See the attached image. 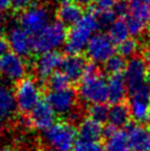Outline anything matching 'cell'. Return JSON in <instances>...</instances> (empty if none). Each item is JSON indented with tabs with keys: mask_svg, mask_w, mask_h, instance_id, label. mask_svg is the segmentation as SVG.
I'll list each match as a JSON object with an SVG mask.
<instances>
[{
	"mask_svg": "<svg viewBox=\"0 0 150 151\" xmlns=\"http://www.w3.org/2000/svg\"><path fill=\"white\" fill-rule=\"evenodd\" d=\"M107 34L115 44H119L123 41L127 40L130 33L125 18H117L116 21L108 28Z\"/></svg>",
	"mask_w": 150,
	"mask_h": 151,
	"instance_id": "23",
	"label": "cell"
},
{
	"mask_svg": "<svg viewBox=\"0 0 150 151\" xmlns=\"http://www.w3.org/2000/svg\"><path fill=\"white\" fill-rule=\"evenodd\" d=\"M7 39L11 51L21 58H27L33 52V37L21 27L11 28Z\"/></svg>",
	"mask_w": 150,
	"mask_h": 151,
	"instance_id": "14",
	"label": "cell"
},
{
	"mask_svg": "<svg viewBox=\"0 0 150 151\" xmlns=\"http://www.w3.org/2000/svg\"><path fill=\"white\" fill-rule=\"evenodd\" d=\"M98 30H100V25L94 10L89 7V10L84 13L82 19L67 31L66 41L64 44V51L66 54H82V52L86 50L93 33Z\"/></svg>",
	"mask_w": 150,
	"mask_h": 151,
	"instance_id": "1",
	"label": "cell"
},
{
	"mask_svg": "<svg viewBox=\"0 0 150 151\" xmlns=\"http://www.w3.org/2000/svg\"><path fill=\"white\" fill-rule=\"evenodd\" d=\"M138 50V42L136 39L128 38L121 43L117 44V54L121 55L123 58H133L136 56V52Z\"/></svg>",
	"mask_w": 150,
	"mask_h": 151,
	"instance_id": "27",
	"label": "cell"
},
{
	"mask_svg": "<svg viewBox=\"0 0 150 151\" xmlns=\"http://www.w3.org/2000/svg\"><path fill=\"white\" fill-rule=\"evenodd\" d=\"M103 148L104 151H131L127 134L121 130H117L112 136L106 138Z\"/></svg>",
	"mask_w": 150,
	"mask_h": 151,
	"instance_id": "22",
	"label": "cell"
},
{
	"mask_svg": "<svg viewBox=\"0 0 150 151\" xmlns=\"http://www.w3.org/2000/svg\"><path fill=\"white\" fill-rule=\"evenodd\" d=\"M102 75L100 74V68L98 66V64L94 63V62H88L86 67H85V71H84L83 78H91V77H95V76Z\"/></svg>",
	"mask_w": 150,
	"mask_h": 151,
	"instance_id": "33",
	"label": "cell"
},
{
	"mask_svg": "<svg viewBox=\"0 0 150 151\" xmlns=\"http://www.w3.org/2000/svg\"><path fill=\"white\" fill-rule=\"evenodd\" d=\"M91 8L95 12L96 18L100 25V29H105V28L108 29L109 27L116 21L117 16L112 9H100L98 7H93V6Z\"/></svg>",
	"mask_w": 150,
	"mask_h": 151,
	"instance_id": "25",
	"label": "cell"
},
{
	"mask_svg": "<svg viewBox=\"0 0 150 151\" xmlns=\"http://www.w3.org/2000/svg\"><path fill=\"white\" fill-rule=\"evenodd\" d=\"M10 7H12V0H0V10L7 11Z\"/></svg>",
	"mask_w": 150,
	"mask_h": 151,
	"instance_id": "37",
	"label": "cell"
},
{
	"mask_svg": "<svg viewBox=\"0 0 150 151\" xmlns=\"http://www.w3.org/2000/svg\"><path fill=\"white\" fill-rule=\"evenodd\" d=\"M9 50H10V45H9L8 39L0 34V58L9 53Z\"/></svg>",
	"mask_w": 150,
	"mask_h": 151,
	"instance_id": "35",
	"label": "cell"
},
{
	"mask_svg": "<svg viewBox=\"0 0 150 151\" xmlns=\"http://www.w3.org/2000/svg\"><path fill=\"white\" fill-rule=\"evenodd\" d=\"M142 58L146 61V63L150 65V46H147L146 49L144 50V52H142Z\"/></svg>",
	"mask_w": 150,
	"mask_h": 151,
	"instance_id": "38",
	"label": "cell"
},
{
	"mask_svg": "<svg viewBox=\"0 0 150 151\" xmlns=\"http://www.w3.org/2000/svg\"><path fill=\"white\" fill-rule=\"evenodd\" d=\"M127 84H126L124 74L110 75L107 81V92H108V101L112 105L123 103L127 94Z\"/></svg>",
	"mask_w": 150,
	"mask_h": 151,
	"instance_id": "19",
	"label": "cell"
},
{
	"mask_svg": "<svg viewBox=\"0 0 150 151\" xmlns=\"http://www.w3.org/2000/svg\"><path fill=\"white\" fill-rule=\"evenodd\" d=\"M71 81L67 78V76L63 72H55L48 80L46 85L50 91H61L70 87Z\"/></svg>",
	"mask_w": 150,
	"mask_h": 151,
	"instance_id": "26",
	"label": "cell"
},
{
	"mask_svg": "<svg viewBox=\"0 0 150 151\" xmlns=\"http://www.w3.org/2000/svg\"><path fill=\"white\" fill-rule=\"evenodd\" d=\"M87 63L86 58L82 54L67 55L63 60L61 72L67 76L71 83H79L83 78L84 71Z\"/></svg>",
	"mask_w": 150,
	"mask_h": 151,
	"instance_id": "17",
	"label": "cell"
},
{
	"mask_svg": "<svg viewBox=\"0 0 150 151\" xmlns=\"http://www.w3.org/2000/svg\"><path fill=\"white\" fill-rule=\"evenodd\" d=\"M64 56L58 51H52L39 54L33 66L39 82L46 83L51 75L54 74L58 68H61Z\"/></svg>",
	"mask_w": 150,
	"mask_h": 151,
	"instance_id": "10",
	"label": "cell"
},
{
	"mask_svg": "<svg viewBox=\"0 0 150 151\" xmlns=\"http://www.w3.org/2000/svg\"><path fill=\"white\" fill-rule=\"evenodd\" d=\"M17 108L22 114H29L40 103L41 89L38 83L30 77H25L18 82L14 91Z\"/></svg>",
	"mask_w": 150,
	"mask_h": 151,
	"instance_id": "4",
	"label": "cell"
},
{
	"mask_svg": "<svg viewBox=\"0 0 150 151\" xmlns=\"http://www.w3.org/2000/svg\"><path fill=\"white\" fill-rule=\"evenodd\" d=\"M146 84L149 86L150 88V65L147 68V74H146Z\"/></svg>",
	"mask_w": 150,
	"mask_h": 151,
	"instance_id": "41",
	"label": "cell"
},
{
	"mask_svg": "<svg viewBox=\"0 0 150 151\" xmlns=\"http://www.w3.org/2000/svg\"><path fill=\"white\" fill-rule=\"evenodd\" d=\"M145 2H146V4H148V7L150 8V0H145Z\"/></svg>",
	"mask_w": 150,
	"mask_h": 151,
	"instance_id": "45",
	"label": "cell"
},
{
	"mask_svg": "<svg viewBox=\"0 0 150 151\" xmlns=\"http://www.w3.org/2000/svg\"><path fill=\"white\" fill-rule=\"evenodd\" d=\"M147 68L148 66L146 61L140 55L133 56L127 62L124 71V77L129 92L146 84Z\"/></svg>",
	"mask_w": 150,
	"mask_h": 151,
	"instance_id": "13",
	"label": "cell"
},
{
	"mask_svg": "<svg viewBox=\"0 0 150 151\" xmlns=\"http://www.w3.org/2000/svg\"><path fill=\"white\" fill-rule=\"evenodd\" d=\"M50 12L43 4H31L21 12L19 23L22 29L34 37L50 23Z\"/></svg>",
	"mask_w": 150,
	"mask_h": 151,
	"instance_id": "5",
	"label": "cell"
},
{
	"mask_svg": "<svg viewBox=\"0 0 150 151\" xmlns=\"http://www.w3.org/2000/svg\"><path fill=\"white\" fill-rule=\"evenodd\" d=\"M109 108L105 104H95L91 105L87 109V115L89 118H92L96 122L103 124L105 122H108Z\"/></svg>",
	"mask_w": 150,
	"mask_h": 151,
	"instance_id": "28",
	"label": "cell"
},
{
	"mask_svg": "<svg viewBox=\"0 0 150 151\" xmlns=\"http://www.w3.org/2000/svg\"><path fill=\"white\" fill-rule=\"evenodd\" d=\"M84 16L83 7L75 0H62L56 9L58 21L66 27H73Z\"/></svg>",
	"mask_w": 150,
	"mask_h": 151,
	"instance_id": "16",
	"label": "cell"
},
{
	"mask_svg": "<svg viewBox=\"0 0 150 151\" xmlns=\"http://www.w3.org/2000/svg\"><path fill=\"white\" fill-rule=\"evenodd\" d=\"M131 117L129 106L125 103L115 104L109 108L108 124L116 128H121L129 125V119Z\"/></svg>",
	"mask_w": 150,
	"mask_h": 151,
	"instance_id": "21",
	"label": "cell"
},
{
	"mask_svg": "<svg viewBox=\"0 0 150 151\" xmlns=\"http://www.w3.org/2000/svg\"><path fill=\"white\" fill-rule=\"evenodd\" d=\"M66 37V25L60 21L51 22L33 37V52L42 54L58 51V47L65 44Z\"/></svg>",
	"mask_w": 150,
	"mask_h": 151,
	"instance_id": "2",
	"label": "cell"
},
{
	"mask_svg": "<svg viewBox=\"0 0 150 151\" xmlns=\"http://www.w3.org/2000/svg\"><path fill=\"white\" fill-rule=\"evenodd\" d=\"M125 20L127 22V27H128V30H129V33L131 34V37H137L139 34H141L147 27L145 22L129 14V13H127Z\"/></svg>",
	"mask_w": 150,
	"mask_h": 151,
	"instance_id": "30",
	"label": "cell"
},
{
	"mask_svg": "<svg viewBox=\"0 0 150 151\" xmlns=\"http://www.w3.org/2000/svg\"><path fill=\"white\" fill-rule=\"evenodd\" d=\"M27 73V64L23 58L9 52L0 58V75L10 82H20Z\"/></svg>",
	"mask_w": 150,
	"mask_h": 151,
	"instance_id": "11",
	"label": "cell"
},
{
	"mask_svg": "<svg viewBox=\"0 0 150 151\" xmlns=\"http://www.w3.org/2000/svg\"><path fill=\"white\" fill-rule=\"evenodd\" d=\"M17 109L14 92L7 84L0 82V120L12 117Z\"/></svg>",
	"mask_w": 150,
	"mask_h": 151,
	"instance_id": "18",
	"label": "cell"
},
{
	"mask_svg": "<svg viewBox=\"0 0 150 151\" xmlns=\"http://www.w3.org/2000/svg\"><path fill=\"white\" fill-rule=\"evenodd\" d=\"M86 55L91 62L96 64L105 63L112 55H115L116 47L108 34L96 33L92 37L86 47Z\"/></svg>",
	"mask_w": 150,
	"mask_h": 151,
	"instance_id": "8",
	"label": "cell"
},
{
	"mask_svg": "<svg viewBox=\"0 0 150 151\" xmlns=\"http://www.w3.org/2000/svg\"><path fill=\"white\" fill-rule=\"evenodd\" d=\"M129 110L131 117L138 124L150 122V88L147 84L131 91Z\"/></svg>",
	"mask_w": 150,
	"mask_h": 151,
	"instance_id": "7",
	"label": "cell"
},
{
	"mask_svg": "<svg viewBox=\"0 0 150 151\" xmlns=\"http://www.w3.org/2000/svg\"><path fill=\"white\" fill-rule=\"evenodd\" d=\"M112 9L114 10V12L116 13L117 17L125 18L129 11V6L126 0H117Z\"/></svg>",
	"mask_w": 150,
	"mask_h": 151,
	"instance_id": "32",
	"label": "cell"
},
{
	"mask_svg": "<svg viewBox=\"0 0 150 151\" xmlns=\"http://www.w3.org/2000/svg\"><path fill=\"white\" fill-rule=\"evenodd\" d=\"M2 134H4V129H2V126L0 125V139L2 137Z\"/></svg>",
	"mask_w": 150,
	"mask_h": 151,
	"instance_id": "44",
	"label": "cell"
},
{
	"mask_svg": "<svg viewBox=\"0 0 150 151\" xmlns=\"http://www.w3.org/2000/svg\"><path fill=\"white\" fill-rule=\"evenodd\" d=\"M73 151H104V148L95 141H86L79 139L73 148Z\"/></svg>",
	"mask_w": 150,
	"mask_h": 151,
	"instance_id": "31",
	"label": "cell"
},
{
	"mask_svg": "<svg viewBox=\"0 0 150 151\" xmlns=\"http://www.w3.org/2000/svg\"><path fill=\"white\" fill-rule=\"evenodd\" d=\"M131 151H150V127L149 125L133 122L126 126Z\"/></svg>",
	"mask_w": 150,
	"mask_h": 151,
	"instance_id": "15",
	"label": "cell"
},
{
	"mask_svg": "<svg viewBox=\"0 0 150 151\" xmlns=\"http://www.w3.org/2000/svg\"><path fill=\"white\" fill-rule=\"evenodd\" d=\"M117 0H95L96 7L100 9H112Z\"/></svg>",
	"mask_w": 150,
	"mask_h": 151,
	"instance_id": "36",
	"label": "cell"
},
{
	"mask_svg": "<svg viewBox=\"0 0 150 151\" xmlns=\"http://www.w3.org/2000/svg\"><path fill=\"white\" fill-rule=\"evenodd\" d=\"M77 95L79 93L71 87L61 91H50L46 94L45 101L52 107L55 114L70 115L74 111L77 103Z\"/></svg>",
	"mask_w": 150,
	"mask_h": 151,
	"instance_id": "9",
	"label": "cell"
},
{
	"mask_svg": "<svg viewBox=\"0 0 150 151\" xmlns=\"http://www.w3.org/2000/svg\"><path fill=\"white\" fill-rule=\"evenodd\" d=\"M77 134L79 139L82 140L97 142L104 136V128L100 122H96L92 118H85L79 122Z\"/></svg>",
	"mask_w": 150,
	"mask_h": 151,
	"instance_id": "20",
	"label": "cell"
},
{
	"mask_svg": "<svg viewBox=\"0 0 150 151\" xmlns=\"http://www.w3.org/2000/svg\"><path fill=\"white\" fill-rule=\"evenodd\" d=\"M77 136L71 122H58L44 132V140L52 151H73Z\"/></svg>",
	"mask_w": 150,
	"mask_h": 151,
	"instance_id": "3",
	"label": "cell"
},
{
	"mask_svg": "<svg viewBox=\"0 0 150 151\" xmlns=\"http://www.w3.org/2000/svg\"><path fill=\"white\" fill-rule=\"evenodd\" d=\"M0 151H12L11 150V149H10V148H1V149H0Z\"/></svg>",
	"mask_w": 150,
	"mask_h": 151,
	"instance_id": "43",
	"label": "cell"
},
{
	"mask_svg": "<svg viewBox=\"0 0 150 151\" xmlns=\"http://www.w3.org/2000/svg\"><path fill=\"white\" fill-rule=\"evenodd\" d=\"M126 65H127V62L125 58H123L119 54H115L104 63V71L105 73L109 74V76L121 74L125 71Z\"/></svg>",
	"mask_w": 150,
	"mask_h": 151,
	"instance_id": "24",
	"label": "cell"
},
{
	"mask_svg": "<svg viewBox=\"0 0 150 151\" xmlns=\"http://www.w3.org/2000/svg\"><path fill=\"white\" fill-rule=\"evenodd\" d=\"M128 4L131 6V4H141L144 2V0H126Z\"/></svg>",
	"mask_w": 150,
	"mask_h": 151,
	"instance_id": "42",
	"label": "cell"
},
{
	"mask_svg": "<svg viewBox=\"0 0 150 151\" xmlns=\"http://www.w3.org/2000/svg\"><path fill=\"white\" fill-rule=\"evenodd\" d=\"M33 0H12V8L14 10H25L32 4Z\"/></svg>",
	"mask_w": 150,
	"mask_h": 151,
	"instance_id": "34",
	"label": "cell"
},
{
	"mask_svg": "<svg viewBox=\"0 0 150 151\" xmlns=\"http://www.w3.org/2000/svg\"><path fill=\"white\" fill-rule=\"evenodd\" d=\"M77 93L85 103H88L91 105L105 104V101H108L107 81L102 75L84 78L81 81Z\"/></svg>",
	"mask_w": 150,
	"mask_h": 151,
	"instance_id": "6",
	"label": "cell"
},
{
	"mask_svg": "<svg viewBox=\"0 0 150 151\" xmlns=\"http://www.w3.org/2000/svg\"><path fill=\"white\" fill-rule=\"evenodd\" d=\"M79 4H81L82 7H92V4L95 2V0H75Z\"/></svg>",
	"mask_w": 150,
	"mask_h": 151,
	"instance_id": "39",
	"label": "cell"
},
{
	"mask_svg": "<svg viewBox=\"0 0 150 151\" xmlns=\"http://www.w3.org/2000/svg\"><path fill=\"white\" fill-rule=\"evenodd\" d=\"M7 21V16H6V11H1L0 10V28L4 27V24Z\"/></svg>",
	"mask_w": 150,
	"mask_h": 151,
	"instance_id": "40",
	"label": "cell"
},
{
	"mask_svg": "<svg viewBox=\"0 0 150 151\" xmlns=\"http://www.w3.org/2000/svg\"><path fill=\"white\" fill-rule=\"evenodd\" d=\"M129 14L133 17L138 18L139 20L144 21L146 24L150 22V8L146 2H141V4H129Z\"/></svg>",
	"mask_w": 150,
	"mask_h": 151,
	"instance_id": "29",
	"label": "cell"
},
{
	"mask_svg": "<svg viewBox=\"0 0 150 151\" xmlns=\"http://www.w3.org/2000/svg\"><path fill=\"white\" fill-rule=\"evenodd\" d=\"M55 111L46 101L40 103L29 113L27 117V125L37 130L46 131L55 124Z\"/></svg>",
	"mask_w": 150,
	"mask_h": 151,
	"instance_id": "12",
	"label": "cell"
}]
</instances>
